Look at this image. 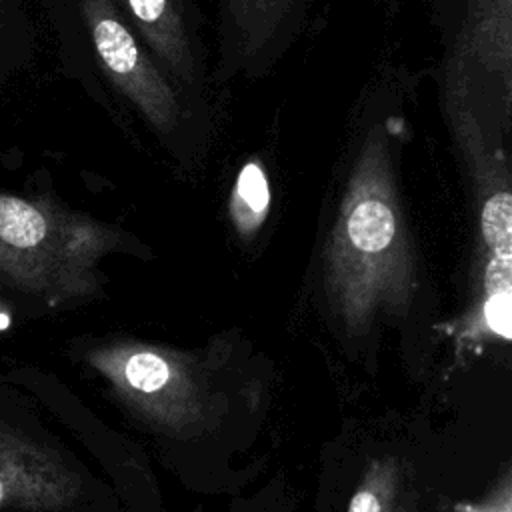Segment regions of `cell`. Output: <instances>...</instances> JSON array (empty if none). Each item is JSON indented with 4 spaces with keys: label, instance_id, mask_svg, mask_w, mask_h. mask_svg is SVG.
<instances>
[{
    "label": "cell",
    "instance_id": "5b68a950",
    "mask_svg": "<svg viewBox=\"0 0 512 512\" xmlns=\"http://www.w3.org/2000/svg\"><path fill=\"white\" fill-rule=\"evenodd\" d=\"M314 0H218V84L268 74L304 30Z\"/></svg>",
    "mask_w": 512,
    "mask_h": 512
},
{
    "label": "cell",
    "instance_id": "9c48e42d",
    "mask_svg": "<svg viewBox=\"0 0 512 512\" xmlns=\"http://www.w3.org/2000/svg\"><path fill=\"white\" fill-rule=\"evenodd\" d=\"M456 512H512V474L504 468L494 488L480 502H462Z\"/></svg>",
    "mask_w": 512,
    "mask_h": 512
},
{
    "label": "cell",
    "instance_id": "ba28073f",
    "mask_svg": "<svg viewBox=\"0 0 512 512\" xmlns=\"http://www.w3.org/2000/svg\"><path fill=\"white\" fill-rule=\"evenodd\" d=\"M402 476L392 458L372 460L350 496L348 512H400Z\"/></svg>",
    "mask_w": 512,
    "mask_h": 512
},
{
    "label": "cell",
    "instance_id": "3957f363",
    "mask_svg": "<svg viewBox=\"0 0 512 512\" xmlns=\"http://www.w3.org/2000/svg\"><path fill=\"white\" fill-rule=\"evenodd\" d=\"M86 362L108 382L118 402L152 428L188 436L208 426L214 392L196 354L118 338L92 346Z\"/></svg>",
    "mask_w": 512,
    "mask_h": 512
},
{
    "label": "cell",
    "instance_id": "277c9868",
    "mask_svg": "<svg viewBox=\"0 0 512 512\" xmlns=\"http://www.w3.org/2000/svg\"><path fill=\"white\" fill-rule=\"evenodd\" d=\"M76 2L96 60L112 86L180 162H194L206 138L208 116L204 108L192 102L158 68L114 0Z\"/></svg>",
    "mask_w": 512,
    "mask_h": 512
},
{
    "label": "cell",
    "instance_id": "30bf717a",
    "mask_svg": "<svg viewBox=\"0 0 512 512\" xmlns=\"http://www.w3.org/2000/svg\"><path fill=\"white\" fill-rule=\"evenodd\" d=\"M0 6H2V0H0Z\"/></svg>",
    "mask_w": 512,
    "mask_h": 512
},
{
    "label": "cell",
    "instance_id": "8992f818",
    "mask_svg": "<svg viewBox=\"0 0 512 512\" xmlns=\"http://www.w3.org/2000/svg\"><path fill=\"white\" fill-rule=\"evenodd\" d=\"M158 68L198 106L208 82L206 50L194 0H114Z\"/></svg>",
    "mask_w": 512,
    "mask_h": 512
},
{
    "label": "cell",
    "instance_id": "6da1fadb",
    "mask_svg": "<svg viewBox=\"0 0 512 512\" xmlns=\"http://www.w3.org/2000/svg\"><path fill=\"white\" fill-rule=\"evenodd\" d=\"M420 272L392 136L384 122H372L354 150L320 250L322 296L336 324L362 336L378 318L410 310Z\"/></svg>",
    "mask_w": 512,
    "mask_h": 512
},
{
    "label": "cell",
    "instance_id": "7a4b0ae2",
    "mask_svg": "<svg viewBox=\"0 0 512 512\" xmlns=\"http://www.w3.org/2000/svg\"><path fill=\"white\" fill-rule=\"evenodd\" d=\"M124 244L122 230L92 216L0 192V282L48 304L94 296L102 258Z\"/></svg>",
    "mask_w": 512,
    "mask_h": 512
},
{
    "label": "cell",
    "instance_id": "52a82bcc",
    "mask_svg": "<svg viewBox=\"0 0 512 512\" xmlns=\"http://www.w3.org/2000/svg\"><path fill=\"white\" fill-rule=\"evenodd\" d=\"M80 494V478L48 446L0 422V510L58 512Z\"/></svg>",
    "mask_w": 512,
    "mask_h": 512
}]
</instances>
